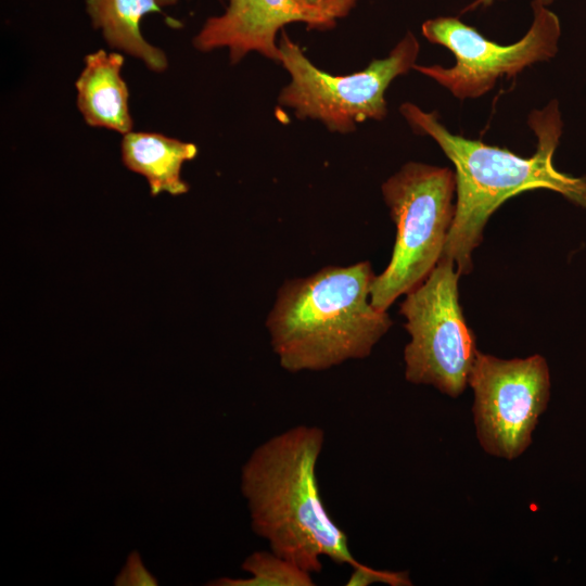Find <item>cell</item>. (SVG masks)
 Masks as SVG:
<instances>
[{"label": "cell", "mask_w": 586, "mask_h": 586, "mask_svg": "<svg viewBox=\"0 0 586 586\" xmlns=\"http://www.w3.org/2000/svg\"><path fill=\"white\" fill-rule=\"evenodd\" d=\"M399 112L420 135L432 137L455 166L456 214L442 256L455 263L460 276L472 270V252L481 243L491 215L508 199L528 190L548 189L586 208V177L563 174L552 157L562 133L558 102L534 110L527 118L537 139L531 157L454 135L435 112L405 102Z\"/></svg>", "instance_id": "obj_1"}, {"label": "cell", "mask_w": 586, "mask_h": 586, "mask_svg": "<svg viewBox=\"0 0 586 586\" xmlns=\"http://www.w3.org/2000/svg\"><path fill=\"white\" fill-rule=\"evenodd\" d=\"M323 444L321 428L298 424L257 446L242 471L253 531L272 552L310 574L321 572L322 557L362 565L320 496L316 468Z\"/></svg>", "instance_id": "obj_2"}, {"label": "cell", "mask_w": 586, "mask_h": 586, "mask_svg": "<svg viewBox=\"0 0 586 586\" xmlns=\"http://www.w3.org/2000/svg\"><path fill=\"white\" fill-rule=\"evenodd\" d=\"M373 279L370 263L359 262L286 280L266 319L280 366L322 371L368 357L392 326L370 301Z\"/></svg>", "instance_id": "obj_3"}, {"label": "cell", "mask_w": 586, "mask_h": 586, "mask_svg": "<svg viewBox=\"0 0 586 586\" xmlns=\"http://www.w3.org/2000/svg\"><path fill=\"white\" fill-rule=\"evenodd\" d=\"M456 174L447 167L406 163L382 184L396 225L387 267L374 276L370 301L379 310L421 284L440 260L456 214Z\"/></svg>", "instance_id": "obj_4"}, {"label": "cell", "mask_w": 586, "mask_h": 586, "mask_svg": "<svg viewBox=\"0 0 586 586\" xmlns=\"http://www.w3.org/2000/svg\"><path fill=\"white\" fill-rule=\"evenodd\" d=\"M278 47L279 63L290 76L278 103L293 110L297 118L319 120L339 133L352 132L368 119L385 118L387 87L413 68L420 50L415 35L407 31L386 58L372 60L364 71L339 76L314 65L284 31Z\"/></svg>", "instance_id": "obj_5"}, {"label": "cell", "mask_w": 586, "mask_h": 586, "mask_svg": "<svg viewBox=\"0 0 586 586\" xmlns=\"http://www.w3.org/2000/svg\"><path fill=\"white\" fill-rule=\"evenodd\" d=\"M459 277L455 263L441 256L426 279L406 294L399 310L410 334L404 351L406 380L433 385L451 397L466 388L479 352L459 303Z\"/></svg>", "instance_id": "obj_6"}, {"label": "cell", "mask_w": 586, "mask_h": 586, "mask_svg": "<svg viewBox=\"0 0 586 586\" xmlns=\"http://www.w3.org/2000/svg\"><path fill=\"white\" fill-rule=\"evenodd\" d=\"M533 23L519 41L502 46L482 36L458 17L441 16L422 24V35L447 48L456 58L451 67L418 65L413 69L434 79L460 100L487 93L502 77L553 58L558 50L560 22L539 0L532 1Z\"/></svg>", "instance_id": "obj_7"}, {"label": "cell", "mask_w": 586, "mask_h": 586, "mask_svg": "<svg viewBox=\"0 0 586 586\" xmlns=\"http://www.w3.org/2000/svg\"><path fill=\"white\" fill-rule=\"evenodd\" d=\"M468 383L483 449L512 460L530 446L550 396V375L540 355L505 360L477 352Z\"/></svg>", "instance_id": "obj_8"}, {"label": "cell", "mask_w": 586, "mask_h": 586, "mask_svg": "<svg viewBox=\"0 0 586 586\" xmlns=\"http://www.w3.org/2000/svg\"><path fill=\"white\" fill-rule=\"evenodd\" d=\"M358 0H229L226 11L208 17L193 38L196 50L226 48L231 64L257 52L279 62L278 33L290 23L332 29Z\"/></svg>", "instance_id": "obj_9"}, {"label": "cell", "mask_w": 586, "mask_h": 586, "mask_svg": "<svg viewBox=\"0 0 586 586\" xmlns=\"http://www.w3.org/2000/svg\"><path fill=\"white\" fill-rule=\"evenodd\" d=\"M124 56L97 50L85 58V66L75 82L77 106L91 127H103L122 135L132 129L128 88L122 78Z\"/></svg>", "instance_id": "obj_10"}, {"label": "cell", "mask_w": 586, "mask_h": 586, "mask_svg": "<svg viewBox=\"0 0 586 586\" xmlns=\"http://www.w3.org/2000/svg\"><path fill=\"white\" fill-rule=\"evenodd\" d=\"M198 155V146L157 132L130 131L122 140V160L131 171L145 177L152 196L162 192L181 195L189 186L180 176L182 164Z\"/></svg>", "instance_id": "obj_11"}, {"label": "cell", "mask_w": 586, "mask_h": 586, "mask_svg": "<svg viewBox=\"0 0 586 586\" xmlns=\"http://www.w3.org/2000/svg\"><path fill=\"white\" fill-rule=\"evenodd\" d=\"M86 9L109 46L141 60L156 73L167 68L164 51L149 43L139 26L148 13L162 12L157 0H86Z\"/></svg>", "instance_id": "obj_12"}, {"label": "cell", "mask_w": 586, "mask_h": 586, "mask_svg": "<svg viewBox=\"0 0 586 586\" xmlns=\"http://www.w3.org/2000/svg\"><path fill=\"white\" fill-rule=\"evenodd\" d=\"M251 574L247 578H224L215 583L222 586H314L313 574L270 549L255 551L242 564Z\"/></svg>", "instance_id": "obj_13"}, {"label": "cell", "mask_w": 586, "mask_h": 586, "mask_svg": "<svg viewBox=\"0 0 586 586\" xmlns=\"http://www.w3.org/2000/svg\"><path fill=\"white\" fill-rule=\"evenodd\" d=\"M372 583H384L391 586H409L412 584L406 572L381 571L362 564L352 568L346 585L367 586Z\"/></svg>", "instance_id": "obj_14"}, {"label": "cell", "mask_w": 586, "mask_h": 586, "mask_svg": "<svg viewBox=\"0 0 586 586\" xmlns=\"http://www.w3.org/2000/svg\"><path fill=\"white\" fill-rule=\"evenodd\" d=\"M132 584L136 585H154L153 578L141 568L132 572Z\"/></svg>", "instance_id": "obj_15"}, {"label": "cell", "mask_w": 586, "mask_h": 586, "mask_svg": "<svg viewBox=\"0 0 586 586\" xmlns=\"http://www.w3.org/2000/svg\"><path fill=\"white\" fill-rule=\"evenodd\" d=\"M494 0H475L473 1L471 4L467 5L463 10H462V13L464 12H468V11H472L479 7H488L493 3ZM542 1L545 5H548L550 4L553 0H539Z\"/></svg>", "instance_id": "obj_16"}, {"label": "cell", "mask_w": 586, "mask_h": 586, "mask_svg": "<svg viewBox=\"0 0 586 586\" xmlns=\"http://www.w3.org/2000/svg\"><path fill=\"white\" fill-rule=\"evenodd\" d=\"M157 1H158L160 5H161L162 8H164V7H168V5L175 4L178 0H157Z\"/></svg>", "instance_id": "obj_17"}]
</instances>
